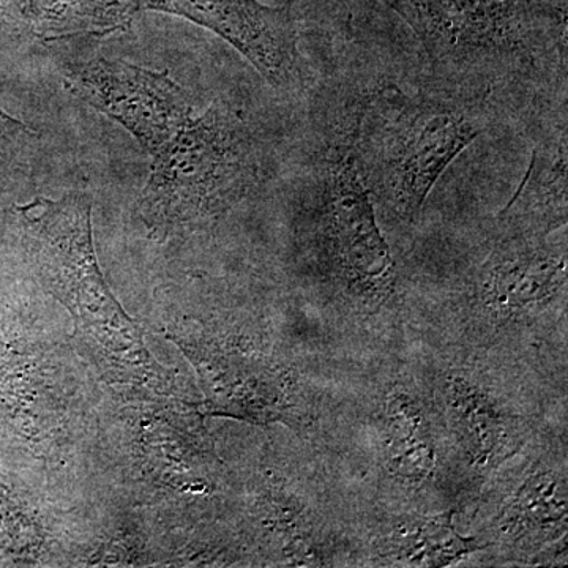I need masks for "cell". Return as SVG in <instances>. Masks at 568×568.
Here are the masks:
<instances>
[{"mask_svg":"<svg viewBox=\"0 0 568 568\" xmlns=\"http://www.w3.org/2000/svg\"><path fill=\"white\" fill-rule=\"evenodd\" d=\"M481 132L480 122L455 104L384 89L354 152L369 192L399 220L414 222L444 171Z\"/></svg>","mask_w":568,"mask_h":568,"instance_id":"obj_1","label":"cell"},{"mask_svg":"<svg viewBox=\"0 0 568 568\" xmlns=\"http://www.w3.org/2000/svg\"><path fill=\"white\" fill-rule=\"evenodd\" d=\"M254 178L256 162L244 122L215 102L153 153L138 211L153 233L168 235L227 211Z\"/></svg>","mask_w":568,"mask_h":568,"instance_id":"obj_2","label":"cell"},{"mask_svg":"<svg viewBox=\"0 0 568 568\" xmlns=\"http://www.w3.org/2000/svg\"><path fill=\"white\" fill-rule=\"evenodd\" d=\"M70 93L123 126L145 151L156 153L193 118L189 97L168 71L93 59L70 70Z\"/></svg>","mask_w":568,"mask_h":568,"instance_id":"obj_8","label":"cell"},{"mask_svg":"<svg viewBox=\"0 0 568 568\" xmlns=\"http://www.w3.org/2000/svg\"><path fill=\"white\" fill-rule=\"evenodd\" d=\"M428 398L439 426L443 450L470 480L488 481L532 443L537 426L530 414L496 381L470 365L437 369Z\"/></svg>","mask_w":568,"mask_h":568,"instance_id":"obj_5","label":"cell"},{"mask_svg":"<svg viewBox=\"0 0 568 568\" xmlns=\"http://www.w3.org/2000/svg\"><path fill=\"white\" fill-rule=\"evenodd\" d=\"M506 230L551 233L567 220L566 142L534 155L525 182L499 215Z\"/></svg>","mask_w":568,"mask_h":568,"instance_id":"obj_14","label":"cell"},{"mask_svg":"<svg viewBox=\"0 0 568 568\" xmlns=\"http://www.w3.org/2000/svg\"><path fill=\"white\" fill-rule=\"evenodd\" d=\"M140 0H0V21L41 41L126 31Z\"/></svg>","mask_w":568,"mask_h":568,"instance_id":"obj_13","label":"cell"},{"mask_svg":"<svg viewBox=\"0 0 568 568\" xmlns=\"http://www.w3.org/2000/svg\"><path fill=\"white\" fill-rule=\"evenodd\" d=\"M14 212L41 283L106 357L129 366L141 364L140 332L115 301L97 261L91 197L80 193L61 200L40 196Z\"/></svg>","mask_w":568,"mask_h":568,"instance_id":"obj_3","label":"cell"},{"mask_svg":"<svg viewBox=\"0 0 568 568\" xmlns=\"http://www.w3.org/2000/svg\"><path fill=\"white\" fill-rule=\"evenodd\" d=\"M140 6L216 33L276 89L291 91L302 80L297 24L287 7L257 0H140Z\"/></svg>","mask_w":568,"mask_h":568,"instance_id":"obj_9","label":"cell"},{"mask_svg":"<svg viewBox=\"0 0 568 568\" xmlns=\"http://www.w3.org/2000/svg\"><path fill=\"white\" fill-rule=\"evenodd\" d=\"M521 458L500 467L504 476L489 477L495 478L493 499H487L484 536L477 538L517 562L560 559L567 541L566 463L548 454L525 457V450Z\"/></svg>","mask_w":568,"mask_h":568,"instance_id":"obj_6","label":"cell"},{"mask_svg":"<svg viewBox=\"0 0 568 568\" xmlns=\"http://www.w3.org/2000/svg\"><path fill=\"white\" fill-rule=\"evenodd\" d=\"M376 422L386 480L413 493L435 485L444 452L428 394L406 383L392 384L381 395Z\"/></svg>","mask_w":568,"mask_h":568,"instance_id":"obj_11","label":"cell"},{"mask_svg":"<svg viewBox=\"0 0 568 568\" xmlns=\"http://www.w3.org/2000/svg\"><path fill=\"white\" fill-rule=\"evenodd\" d=\"M0 130H9V132H31L28 126L22 125L17 119L10 118V115L6 114L2 110H0Z\"/></svg>","mask_w":568,"mask_h":568,"instance_id":"obj_15","label":"cell"},{"mask_svg":"<svg viewBox=\"0 0 568 568\" xmlns=\"http://www.w3.org/2000/svg\"><path fill=\"white\" fill-rule=\"evenodd\" d=\"M390 6L436 61H481L518 43L519 0H390Z\"/></svg>","mask_w":568,"mask_h":568,"instance_id":"obj_10","label":"cell"},{"mask_svg":"<svg viewBox=\"0 0 568 568\" xmlns=\"http://www.w3.org/2000/svg\"><path fill=\"white\" fill-rule=\"evenodd\" d=\"M457 508L440 514H410L381 525L369 541L372 560L387 567H448L462 562L487 545L476 536H463L455 526Z\"/></svg>","mask_w":568,"mask_h":568,"instance_id":"obj_12","label":"cell"},{"mask_svg":"<svg viewBox=\"0 0 568 568\" xmlns=\"http://www.w3.org/2000/svg\"><path fill=\"white\" fill-rule=\"evenodd\" d=\"M548 234L506 230L467 290L474 320L488 327H526L566 306L567 246Z\"/></svg>","mask_w":568,"mask_h":568,"instance_id":"obj_7","label":"cell"},{"mask_svg":"<svg viewBox=\"0 0 568 568\" xmlns=\"http://www.w3.org/2000/svg\"><path fill=\"white\" fill-rule=\"evenodd\" d=\"M321 193L320 254L325 271L355 304L386 305L396 293V265L354 149L325 164Z\"/></svg>","mask_w":568,"mask_h":568,"instance_id":"obj_4","label":"cell"}]
</instances>
